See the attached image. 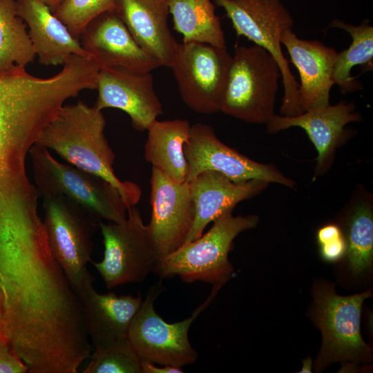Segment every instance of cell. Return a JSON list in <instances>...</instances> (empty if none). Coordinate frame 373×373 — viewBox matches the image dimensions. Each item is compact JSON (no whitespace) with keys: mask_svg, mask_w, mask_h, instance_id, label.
Here are the masks:
<instances>
[{"mask_svg":"<svg viewBox=\"0 0 373 373\" xmlns=\"http://www.w3.org/2000/svg\"><path fill=\"white\" fill-rule=\"evenodd\" d=\"M33 183L0 204L2 338L29 373H77L91 347L77 295L50 249Z\"/></svg>","mask_w":373,"mask_h":373,"instance_id":"cell-1","label":"cell"},{"mask_svg":"<svg viewBox=\"0 0 373 373\" xmlns=\"http://www.w3.org/2000/svg\"><path fill=\"white\" fill-rule=\"evenodd\" d=\"M102 111L82 101L64 105L44 128L36 145L54 151L68 164L109 182L121 193L128 208L135 206L142 190L115 174V153L105 136Z\"/></svg>","mask_w":373,"mask_h":373,"instance_id":"cell-2","label":"cell"},{"mask_svg":"<svg viewBox=\"0 0 373 373\" xmlns=\"http://www.w3.org/2000/svg\"><path fill=\"white\" fill-rule=\"evenodd\" d=\"M39 196H61L104 222L126 218L128 206L120 191L104 178L57 160L48 149L35 144L28 154Z\"/></svg>","mask_w":373,"mask_h":373,"instance_id":"cell-3","label":"cell"},{"mask_svg":"<svg viewBox=\"0 0 373 373\" xmlns=\"http://www.w3.org/2000/svg\"><path fill=\"white\" fill-rule=\"evenodd\" d=\"M232 211L220 215L198 239L158 259L153 272L162 279L177 276L186 283L223 285L233 273L228 255L233 240L242 231L255 227L259 221L256 215L233 216Z\"/></svg>","mask_w":373,"mask_h":373,"instance_id":"cell-4","label":"cell"},{"mask_svg":"<svg viewBox=\"0 0 373 373\" xmlns=\"http://www.w3.org/2000/svg\"><path fill=\"white\" fill-rule=\"evenodd\" d=\"M281 78L280 67L263 48L236 45L220 111L250 124H267Z\"/></svg>","mask_w":373,"mask_h":373,"instance_id":"cell-5","label":"cell"},{"mask_svg":"<svg viewBox=\"0 0 373 373\" xmlns=\"http://www.w3.org/2000/svg\"><path fill=\"white\" fill-rule=\"evenodd\" d=\"M224 9L238 37L242 36L269 52L278 63L284 94L280 113L284 116L301 114L298 83L285 57L280 39L292 29L294 19L281 0H214Z\"/></svg>","mask_w":373,"mask_h":373,"instance_id":"cell-6","label":"cell"},{"mask_svg":"<svg viewBox=\"0 0 373 373\" xmlns=\"http://www.w3.org/2000/svg\"><path fill=\"white\" fill-rule=\"evenodd\" d=\"M220 287V285H213L209 297L189 317L169 323L154 307L155 301L164 287L161 282L151 287L131 322L128 336L129 343L140 359L160 365L180 367L194 363L198 353L189 341V328L210 305Z\"/></svg>","mask_w":373,"mask_h":373,"instance_id":"cell-7","label":"cell"},{"mask_svg":"<svg viewBox=\"0 0 373 373\" xmlns=\"http://www.w3.org/2000/svg\"><path fill=\"white\" fill-rule=\"evenodd\" d=\"M99 229L103 238L104 257L99 262L90 263L108 289L141 283L153 272L157 259L147 225L135 206L128 209L126 218L122 220L100 221Z\"/></svg>","mask_w":373,"mask_h":373,"instance_id":"cell-8","label":"cell"},{"mask_svg":"<svg viewBox=\"0 0 373 373\" xmlns=\"http://www.w3.org/2000/svg\"><path fill=\"white\" fill-rule=\"evenodd\" d=\"M314 317L323 334V345L317 366L334 361L370 359L371 349L361 334V314L370 290L349 296L336 294L334 287L321 284L314 293Z\"/></svg>","mask_w":373,"mask_h":373,"instance_id":"cell-9","label":"cell"},{"mask_svg":"<svg viewBox=\"0 0 373 373\" xmlns=\"http://www.w3.org/2000/svg\"><path fill=\"white\" fill-rule=\"evenodd\" d=\"M231 60L227 47L195 41L178 44L170 68L189 108L204 115L220 111Z\"/></svg>","mask_w":373,"mask_h":373,"instance_id":"cell-10","label":"cell"},{"mask_svg":"<svg viewBox=\"0 0 373 373\" xmlns=\"http://www.w3.org/2000/svg\"><path fill=\"white\" fill-rule=\"evenodd\" d=\"M42 199L50 249L73 288L92 261L93 238L99 222L65 198Z\"/></svg>","mask_w":373,"mask_h":373,"instance_id":"cell-11","label":"cell"},{"mask_svg":"<svg viewBox=\"0 0 373 373\" xmlns=\"http://www.w3.org/2000/svg\"><path fill=\"white\" fill-rule=\"evenodd\" d=\"M189 182L204 171L219 172L235 182L260 180L289 188L295 182L275 166L256 162L220 141L209 125H191L188 141L184 146Z\"/></svg>","mask_w":373,"mask_h":373,"instance_id":"cell-12","label":"cell"},{"mask_svg":"<svg viewBox=\"0 0 373 373\" xmlns=\"http://www.w3.org/2000/svg\"><path fill=\"white\" fill-rule=\"evenodd\" d=\"M150 204L148 233L158 260L184 244L194 223L195 209L189 182H175L153 166Z\"/></svg>","mask_w":373,"mask_h":373,"instance_id":"cell-13","label":"cell"},{"mask_svg":"<svg viewBox=\"0 0 373 373\" xmlns=\"http://www.w3.org/2000/svg\"><path fill=\"white\" fill-rule=\"evenodd\" d=\"M94 278L87 269L73 287L82 312L85 329L95 349L127 341L131 322L142 298L131 294H101L93 286Z\"/></svg>","mask_w":373,"mask_h":373,"instance_id":"cell-14","label":"cell"},{"mask_svg":"<svg viewBox=\"0 0 373 373\" xmlns=\"http://www.w3.org/2000/svg\"><path fill=\"white\" fill-rule=\"evenodd\" d=\"M96 109L113 108L123 111L130 117L133 127L146 131L163 113L151 73H140L115 67L99 69L97 86Z\"/></svg>","mask_w":373,"mask_h":373,"instance_id":"cell-15","label":"cell"},{"mask_svg":"<svg viewBox=\"0 0 373 373\" xmlns=\"http://www.w3.org/2000/svg\"><path fill=\"white\" fill-rule=\"evenodd\" d=\"M79 40L100 68L115 67L147 73L161 66L140 46L114 11L104 12L93 19L84 29Z\"/></svg>","mask_w":373,"mask_h":373,"instance_id":"cell-16","label":"cell"},{"mask_svg":"<svg viewBox=\"0 0 373 373\" xmlns=\"http://www.w3.org/2000/svg\"><path fill=\"white\" fill-rule=\"evenodd\" d=\"M360 120L354 104L342 101L335 105L314 108L296 116L275 115L267 124V131L276 133L290 127L304 129L318 153L315 169L318 175L329 167L337 146L346 136L345 126Z\"/></svg>","mask_w":373,"mask_h":373,"instance_id":"cell-17","label":"cell"},{"mask_svg":"<svg viewBox=\"0 0 373 373\" xmlns=\"http://www.w3.org/2000/svg\"><path fill=\"white\" fill-rule=\"evenodd\" d=\"M280 42L300 75L298 97L302 113L329 104L330 90L334 84L332 73L338 52L321 41L298 37L292 29L283 33Z\"/></svg>","mask_w":373,"mask_h":373,"instance_id":"cell-18","label":"cell"},{"mask_svg":"<svg viewBox=\"0 0 373 373\" xmlns=\"http://www.w3.org/2000/svg\"><path fill=\"white\" fill-rule=\"evenodd\" d=\"M189 182L195 209L192 229L184 243L200 238L206 227L239 202L251 198L269 185L260 180L235 182L215 171H204Z\"/></svg>","mask_w":373,"mask_h":373,"instance_id":"cell-19","label":"cell"},{"mask_svg":"<svg viewBox=\"0 0 373 373\" xmlns=\"http://www.w3.org/2000/svg\"><path fill=\"white\" fill-rule=\"evenodd\" d=\"M113 11L146 53L171 67L179 43L168 26V0H115Z\"/></svg>","mask_w":373,"mask_h":373,"instance_id":"cell-20","label":"cell"},{"mask_svg":"<svg viewBox=\"0 0 373 373\" xmlns=\"http://www.w3.org/2000/svg\"><path fill=\"white\" fill-rule=\"evenodd\" d=\"M17 15L28 27L39 61L45 66L64 64L72 55L89 56L79 39L41 0H16Z\"/></svg>","mask_w":373,"mask_h":373,"instance_id":"cell-21","label":"cell"},{"mask_svg":"<svg viewBox=\"0 0 373 373\" xmlns=\"http://www.w3.org/2000/svg\"><path fill=\"white\" fill-rule=\"evenodd\" d=\"M190 128L187 119H156L146 130V161L177 183L186 180L188 170L184 146L188 141Z\"/></svg>","mask_w":373,"mask_h":373,"instance_id":"cell-22","label":"cell"},{"mask_svg":"<svg viewBox=\"0 0 373 373\" xmlns=\"http://www.w3.org/2000/svg\"><path fill=\"white\" fill-rule=\"evenodd\" d=\"M168 6L173 28L182 35L183 42L227 47L220 18L211 0H168Z\"/></svg>","mask_w":373,"mask_h":373,"instance_id":"cell-23","label":"cell"},{"mask_svg":"<svg viewBox=\"0 0 373 373\" xmlns=\"http://www.w3.org/2000/svg\"><path fill=\"white\" fill-rule=\"evenodd\" d=\"M329 27L343 30L352 37L350 47L337 53L332 73L334 84L339 86L342 93L362 89L361 83L352 76L351 70L356 66L372 68L373 28L370 21L364 19L356 26L334 19Z\"/></svg>","mask_w":373,"mask_h":373,"instance_id":"cell-24","label":"cell"},{"mask_svg":"<svg viewBox=\"0 0 373 373\" xmlns=\"http://www.w3.org/2000/svg\"><path fill=\"white\" fill-rule=\"evenodd\" d=\"M36 53L16 0H0V72L33 61Z\"/></svg>","mask_w":373,"mask_h":373,"instance_id":"cell-25","label":"cell"},{"mask_svg":"<svg viewBox=\"0 0 373 373\" xmlns=\"http://www.w3.org/2000/svg\"><path fill=\"white\" fill-rule=\"evenodd\" d=\"M347 251L352 272L367 269L373 258V215L370 204H358L351 215L347 231Z\"/></svg>","mask_w":373,"mask_h":373,"instance_id":"cell-26","label":"cell"},{"mask_svg":"<svg viewBox=\"0 0 373 373\" xmlns=\"http://www.w3.org/2000/svg\"><path fill=\"white\" fill-rule=\"evenodd\" d=\"M84 373H142V360L128 340L104 348L95 349Z\"/></svg>","mask_w":373,"mask_h":373,"instance_id":"cell-27","label":"cell"},{"mask_svg":"<svg viewBox=\"0 0 373 373\" xmlns=\"http://www.w3.org/2000/svg\"><path fill=\"white\" fill-rule=\"evenodd\" d=\"M115 0H64L52 12L79 39L88 23L101 14L113 11Z\"/></svg>","mask_w":373,"mask_h":373,"instance_id":"cell-28","label":"cell"},{"mask_svg":"<svg viewBox=\"0 0 373 373\" xmlns=\"http://www.w3.org/2000/svg\"><path fill=\"white\" fill-rule=\"evenodd\" d=\"M15 88L12 71L0 72V138L6 126Z\"/></svg>","mask_w":373,"mask_h":373,"instance_id":"cell-29","label":"cell"},{"mask_svg":"<svg viewBox=\"0 0 373 373\" xmlns=\"http://www.w3.org/2000/svg\"><path fill=\"white\" fill-rule=\"evenodd\" d=\"M28 368L13 352L7 342L0 338V373H26Z\"/></svg>","mask_w":373,"mask_h":373,"instance_id":"cell-30","label":"cell"},{"mask_svg":"<svg viewBox=\"0 0 373 373\" xmlns=\"http://www.w3.org/2000/svg\"><path fill=\"white\" fill-rule=\"evenodd\" d=\"M346 251L347 242L343 236L320 245L321 256L327 262L339 260Z\"/></svg>","mask_w":373,"mask_h":373,"instance_id":"cell-31","label":"cell"},{"mask_svg":"<svg viewBox=\"0 0 373 373\" xmlns=\"http://www.w3.org/2000/svg\"><path fill=\"white\" fill-rule=\"evenodd\" d=\"M343 236L340 228L335 224H327L321 227L317 232L319 245L336 240Z\"/></svg>","mask_w":373,"mask_h":373,"instance_id":"cell-32","label":"cell"},{"mask_svg":"<svg viewBox=\"0 0 373 373\" xmlns=\"http://www.w3.org/2000/svg\"><path fill=\"white\" fill-rule=\"evenodd\" d=\"M142 373H182V367L172 366V365H163V367H158L155 363L142 361Z\"/></svg>","mask_w":373,"mask_h":373,"instance_id":"cell-33","label":"cell"},{"mask_svg":"<svg viewBox=\"0 0 373 373\" xmlns=\"http://www.w3.org/2000/svg\"><path fill=\"white\" fill-rule=\"evenodd\" d=\"M53 11L64 0H41Z\"/></svg>","mask_w":373,"mask_h":373,"instance_id":"cell-34","label":"cell"},{"mask_svg":"<svg viewBox=\"0 0 373 373\" xmlns=\"http://www.w3.org/2000/svg\"><path fill=\"white\" fill-rule=\"evenodd\" d=\"M312 361L311 358H308L303 361V366L300 372H311Z\"/></svg>","mask_w":373,"mask_h":373,"instance_id":"cell-35","label":"cell"},{"mask_svg":"<svg viewBox=\"0 0 373 373\" xmlns=\"http://www.w3.org/2000/svg\"><path fill=\"white\" fill-rule=\"evenodd\" d=\"M2 325H3L2 312H1V305H0V338L2 337Z\"/></svg>","mask_w":373,"mask_h":373,"instance_id":"cell-36","label":"cell"}]
</instances>
